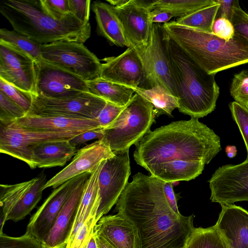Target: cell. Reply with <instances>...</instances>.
Masks as SVG:
<instances>
[{
	"mask_svg": "<svg viewBox=\"0 0 248 248\" xmlns=\"http://www.w3.org/2000/svg\"><path fill=\"white\" fill-rule=\"evenodd\" d=\"M165 181L138 172L128 182L115 210L137 228L140 248H183L195 227L194 215H178L163 191Z\"/></svg>",
	"mask_w": 248,
	"mask_h": 248,
	"instance_id": "obj_1",
	"label": "cell"
},
{
	"mask_svg": "<svg viewBox=\"0 0 248 248\" xmlns=\"http://www.w3.org/2000/svg\"><path fill=\"white\" fill-rule=\"evenodd\" d=\"M221 149L220 137L199 119L191 118L149 131L136 145L133 157L146 170L175 160L207 164Z\"/></svg>",
	"mask_w": 248,
	"mask_h": 248,
	"instance_id": "obj_2",
	"label": "cell"
},
{
	"mask_svg": "<svg viewBox=\"0 0 248 248\" xmlns=\"http://www.w3.org/2000/svg\"><path fill=\"white\" fill-rule=\"evenodd\" d=\"M0 12L14 30L42 45L70 41L83 43L91 35L90 23L84 25L71 13L57 20L43 8L40 0H6Z\"/></svg>",
	"mask_w": 248,
	"mask_h": 248,
	"instance_id": "obj_3",
	"label": "cell"
},
{
	"mask_svg": "<svg viewBox=\"0 0 248 248\" xmlns=\"http://www.w3.org/2000/svg\"><path fill=\"white\" fill-rule=\"evenodd\" d=\"M169 36L208 73L248 63V40L235 33L229 41L213 33L182 26L175 21L163 24Z\"/></svg>",
	"mask_w": 248,
	"mask_h": 248,
	"instance_id": "obj_4",
	"label": "cell"
},
{
	"mask_svg": "<svg viewBox=\"0 0 248 248\" xmlns=\"http://www.w3.org/2000/svg\"><path fill=\"white\" fill-rule=\"evenodd\" d=\"M168 50L179 111L191 118L207 115L215 109L219 93L215 75L199 66L169 35Z\"/></svg>",
	"mask_w": 248,
	"mask_h": 248,
	"instance_id": "obj_5",
	"label": "cell"
},
{
	"mask_svg": "<svg viewBox=\"0 0 248 248\" xmlns=\"http://www.w3.org/2000/svg\"><path fill=\"white\" fill-rule=\"evenodd\" d=\"M155 116L153 105L135 93L116 120L103 129L102 140L112 152L129 150L151 131Z\"/></svg>",
	"mask_w": 248,
	"mask_h": 248,
	"instance_id": "obj_6",
	"label": "cell"
},
{
	"mask_svg": "<svg viewBox=\"0 0 248 248\" xmlns=\"http://www.w3.org/2000/svg\"><path fill=\"white\" fill-rule=\"evenodd\" d=\"M41 56L45 62L86 82L100 78L102 63L83 43L61 41L42 45Z\"/></svg>",
	"mask_w": 248,
	"mask_h": 248,
	"instance_id": "obj_7",
	"label": "cell"
},
{
	"mask_svg": "<svg viewBox=\"0 0 248 248\" xmlns=\"http://www.w3.org/2000/svg\"><path fill=\"white\" fill-rule=\"evenodd\" d=\"M83 132L28 129L15 121L6 124L0 123V152L25 162L33 169L31 153L32 147L46 141L69 140Z\"/></svg>",
	"mask_w": 248,
	"mask_h": 248,
	"instance_id": "obj_8",
	"label": "cell"
},
{
	"mask_svg": "<svg viewBox=\"0 0 248 248\" xmlns=\"http://www.w3.org/2000/svg\"><path fill=\"white\" fill-rule=\"evenodd\" d=\"M47 181L42 172L38 176L20 183L0 185V233L6 221L24 219L41 200Z\"/></svg>",
	"mask_w": 248,
	"mask_h": 248,
	"instance_id": "obj_9",
	"label": "cell"
},
{
	"mask_svg": "<svg viewBox=\"0 0 248 248\" xmlns=\"http://www.w3.org/2000/svg\"><path fill=\"white\" fill-rule=\"evenodd\" d=\"M28 115L57 116L82 119H96L107 101L88 92L60 98L31 94Z\"/></svg>",
	"mask_w": 248,
	"mask_h": 248,
	"instance_id": "obj_10",
	"label": "cell"
},
{
	"mask_svg": "<svg viewBox=\"0 0 248 248\" xmlns=\"http://www.w3.org/2000/svg\"><path fill=\"white\" fill-rule=\"evenodd\" d=\"M168 35L163 24L153 23L147 45L136 50L143 63L144 81L149 88L160 85L175 96L168 50Z\"/></svg>",
	"mask_w": 248,
	"mask_h": 248,
	"instance_id": "obj_11",
	"label": "cell"
},
{
	"mask_svg": "<svg viewBox=\"0 0 248 248\" xmlns=\"http://www.w3.org/2000/svg\"><path fill=\"white\" fill-rule=\"evenodd\" d=\"M113 152V157L105 160L99 176L100 202L97 222L116 204L131 174L129 150Z\"/></svg>",
	"mask_w": 248,
	"mask_h": 248,
	"instance_id": "obj_12",
	"label": "cell"
},
{
	"mask_svg": "<svg viewBox=\"0 0 248 248\" xmlns=\"http://www.w3.org/2000/svg\"><path fill=\"white\" fill-rule=\"evenodd\" d=\"M122 25L130 46L136 50L149 41L153 24L150 21L152 0H107Z\"/></svg>",
	"mask_w": 248,
	"mask_h": 248,
	"instance_id": "obj_13",
	"label": "cell"
},
{
	"mask_svg": "<svg viewBox=\"0 0 248 248\" xmlns=\"http://www.w3.org/2000/svg\"><path fill=\"white\" fill-rule=\"evenodd\" d=\"M208 182L212 202L223 205L248 201V159L218 168Z\"/></svg>",
	"mask_w": 248,
	"mask_h": 248,
	"instance_id": "obj_14",
	"label": "cell"
},
{
	"mask_svg": "<svg viewBox=\"0 0 248 248\" xmlns=\"http://www.w3.org/2000/svg\"><path fill=\"white\" fill-rule=\"evenodd\" d=\"M37 95L60 98L88 92L87 82L42 59L35 62Z\"/></svg>",
	"mask_w": 248,
	"mask_h": 248,
	"instance_id": "obj_15",
	"label": "cell"
},
{
	"mask_svg": "<svg viewBox=\"0 0 248 248\" xmlns=\"http://www.w3.org/2000/svg\"><path fill=\"white\" fill-rule=\"evenodd\" d=\"M90 173L74 177L54 189L28 224L26 232L41 243L52 227L64 204L82 179Z\"/></svg>",
	"mask_w": 248,
	"mask_h": 248,
	"instance_id": "obj_16",
	"label": "cell"
},
{
	"mask_svg": "<svg viewBox=\"0 0 248 248\" xmlns=\"http://www.w3.org/2000/svg\"><path fill=\"white\" fill-rule=\"evenodd\" d=\"M0 78L23 91L37 95L35 61L3 42H0Z\"/></svg>",
	"mask_w": 248,
	"mask_h": 248,
	"instance_id": "obj_17",
	"label": "cell"
},
{
	"mask_svg": "<svg viewBox=\"0 0 248 248\" xmlns=\"http://www.w3.org/2000/svg\"><path fill=\"white\" fill-rule=\"evenodd\" d=\"M114 155V152L102 139L89 144L78 150L72 161L47 181L44 189L50 187L55 188L81 174L91 173L102 161Z\"/></svg>",
	"mask_w": 248,
	"mask_h": 248,
	"instance_id": "obj_18",
	"label": "cell"
},
{
	"mask_svg": "<svg viewBox=\"0 0 248 248\" xmlns=\"http://www.w3.org/2000/svg\"><path fill=\"white\" fill-rule=\"evenodd\" d=\"M102 63L100 78L133 89L144 81L142 60L133 46L118 56L105 57Z\"/></svg>",
	"mask_w": 248,
	"mask_h": 248,
	"instance_id": "obj_19",
	"label": "cell"
},
{
	"mask_svg": "<svg viewBox=\"0 0 248 248\" xmlns=\"http://www.w3.org/2000/svg\"><path fill=\"white\" fill-rule=\"evenodd\" d=\"M90 174L80 182L66 202L42 242L44 248H66L71 236L84 186Z\"/></svg>",
	"mask_w": 248,
	"mask_h": 248,
	"instance_id": "obj_20",
	"label": "cell"
},
{
	"mask_svg": "<svg viewBox=\"0 0 248 248\" xmlns=\"http://www.w3.org/2000/svg\"><path fill=\"white\" fill-rule=\"evenodd\" d=\"M94 230L114 248H140L137 228L118 214L103 216Z\"/></svg>",
	"mask_w": 248,
	"mask_h": 248,
	"instance_id": "obj_21",
	"label": "cell"
},
{
	"mask_svg": "<svg viewBox=\"0 0 248 248\" xmlns=\"http://www.w3.org/2000/svg\"><path fill=\"white\" fill-rule=\"evenodd\" d=\"M216 223L231 248H248V211L234 204H223Z\"/></svg>",
	"mask_w": 248,
	"mask_h": 248,
	"instance_id": "obj_22",
	"label": "cell"
},
{
	"mask_svg": "<svg viewBox=\"0 0 248 248\" xmlns=\"http://www.w3.org/2000/svg\"><path fill=\"white\" fill-rule=\"evenodd\" d=\"M15 121L26 128L45 131L86 132L100 128L96 119H82L57 116L27 114Z\"/></svg>",
	"mask_w": 248,
	"mask_h": 248,
	"instance_id": "obj_23",
	"label": "cell"
},
{
	"mask_svg": "<svg viewBox=\"0 0 248 248\" xmlns=\"http://www.w3.org/2000/svg\"><path fill=\"white\" fill-rule=\"evenodd\" d=\"M69 140L43 142L32 147L31 153L34 168H48L64 166L77 152Z\"/></svg>",
	"mask_w": 248,
	"mask_h": 248,
	"instance_id": "obj_24",
	"label": "cell"
},
{
	"mask_svg": "<svg viewBox=\"0 0 248 248\" xmlns=\"http://www.w3.org/2000/svg\"><path fill=\"white\" fill-rule=\"evenodd\" d=\"M95 14L96 31L110 44L120 47H130L122 25L110 4L96 0L92 4Z\"/></svg>",
	"mask_w": 248,
	"mask_h": 248,
	"instance_id": "obj_25",
	"label": "cell"
},
{
	"mask_svg": "<svg viewBox=\"0 0 248 248\" xmlns=\"http://www.w3.org/2000/svg\"><path fill=\"white\" fill-rule=\"evenodd\" d=\"M205 165L201 161L175 160L151 166L146 170L153 176L173 183L194 179L202 173Z\"/></svg>",
	"mask_w": 248,
	"mask_h": 248,
	"instance_id": "obj_26",
	"label": "cell"
},
{
	"mask_svg": "<svg viewBox=\"0 0 248 248\" xmlns=\"http://www.w3.org/2000/svg\"><path fill=\"white\" fill-rule=\"evenodd\" d=\"M105 160L98 165L85 183L69 241L73 237L92 212L98 209L100 202L99 176Z\"/></svg>",
	"mask_w": 248,
	"mask_h": 248,
	"instance_id": "obj_27",
	"label": "cell"
},
{
	"mask_svg": "<svg viewBox=\"0 0 248 248\" xmlns=\"http://www.w3.org/2000/svg\"><path fill=\"white\" fill-rule=\"evenodd\" d=\"M87 84L88 93L119 106H125L135 93L133 88L101 78Z\"/></svg>",
	"mask_w": 248,
	"mask_h": 248,
	"instance_id": "obj_28",
	"label": "cell"
},
{
	"mask_svg": "<svg viewBox=\"0 0 248 248\" xmlns=\"http://www.w3.org/2000/svg\"><path fill=\"white\" fill-rule=\"evenodd\" d=\"M134 89L136 93L153 105L156 116H172L173 110L179 108L178 98L160 85L148 89L138 87Z\"/></svg>",
	"mask_w": 248,
	"mask_h": 248,
	"instance_id": "obj_29",
	"label": "cell"
},
{
	"mask_svg": "<svg viewBox=\"0 0 248 248\" xmlns=\"http://www.w3.org/2000/svg\"><path fill=\"white\" fill-rule=\"evenodd\" d=\"M183 248H231L216 225L195 228Z\"/></svg>",
	"mask_w": 248,
	"mask_h": 248,
	"instance_id": "obj_30",
	"label": "cell"
},
{
	"mask_svg": "<svg viewBox=\"0 0 248 248\" xmlns=\"http://www.w3.org/2000/svg\"><path fill=\"white\" fill-rule=\"evenodd\" d=\"M215 3L201 9L175 21L182 26L212 33V27L219 4Z\"/></svg>",
	"mask_w": 248,
	"mask_h": 248,
	"instance_id": "obj_31",
	"label": "cell"
},
{
	"mask_svg": "<svg viewBox=\"0 0 248 248\" xmlns=\"http://www.w3.org/2000/svg\"><path fill=\"white\" fill-rule=\"evenodd\" d=\"M0 42L8 44L31 57L35 62L42 59L41 45L15 30H0Z\"/></svg>",
	"mask_w": 248,
	"mask_h": 248,
	"instance_id": "obj_32",
	"label": "cell"
},
{
	"mask_svg": "<svg viewBox=\"0 0 248 248\" xmlns=\"http://www.w3.org/2000/svg\"><path fill=\"white\" fill-rule=\"evenodd\" d=\"M215 3L214 0H153L152 10L161 8L171 11L174 17H182Z\"/></svg>",
	"mask_w": 248,
	"mask_h": 248,
	"instance_id": "obj_33",
	"label": "cell"
},
{
	"mask_svg": "<svg viewBox=\"0 0 248 248\" xmlns=\"http://www.w3.org/2000/svg\"><path fill=\"white\" fill-rule=\"evenodd\" d=\"M27 112L0 91V123L6 124L27 115Z\"/></svg>",
	"mask_w": 248,
	"mask_h": 248,
	"instance_id": "obj_34",
	"label": "cell"
},
{
	"mask_svg": "<svg viewBox=\"0 0 248 248\" xmlns=\"http://www.w3.org/2000/svg\"><path fill=\"white\" fill-rule=\"evenodd\" d=\"M97 210H94L92 212L73 237L68 242L66 248H84L93 233L94 227L97 223Z\"/></svg>",
	"mask_w": 248,
	"mask_h": 248,
	"instance_id": "obj_35",
	"label": "cell"
},
{
	"mask_svg": "<svg viewBox=\"0 0 248 248\" xmlns=\"http://www.w3.org/2000/svg\"><path fill=\"white\" fill-rule=\"evenodd\" d=\"M230 93L235 102L248 108V70H242L234 76Z\"/></svg>",
	"mask_w": 248,
	"mask_h": 248,
	"instance_id": "obj_36",
	"label": "cell"
},
{
	"mask_svg": "<svg viewBox=\"0 0 248 248\" xmlns=\"http://www.w3.org/2000/svg\"><path fill=\"white\" fill-rule=\"evenodd\" d=\"M0 248H44L42 243L31 234L25 232L18 237L0 233Z\"/></svg>",
	"mask_w": 248,
	"mask_h": 248,
	"instance_id": "obj_37",
	"label": "cell"
},
{
	"mask_svg": "<svg viewBox=\"0 0 248 248\" xmlns=\"http://www.w3.org/2000/svg\"><path fill=\"white\" fill-rule=\"evenodd\" d=\"M0 91L21 106L27 112L31 108L32 102L31 94L23 91L0 78Z\"/></svg>",
	"mask_w": 248,
	"mask_h": 248,
	"instance_id": "obj_38",
	"label": "cell"
},
{
	"mask_svg": "<svg viewBox=\"0 0 248 248\" xmlns=\"http://www.w3.org/2000/svg\"><path fill=\"white\" fill-rule=\"evenodd\" d=\"M229 107L232 118L238 125L245 143L248 159V108L235 101L231 102Z\"/></svg>",
	"mask_w": 248,
	"mask_h": 248,
	"instance_id": "obj_39",
	"label": "cell"
},
{
	"mask_svg": "<svg viewBox=\"0 0 248 248\" xmlns=\"http://www.w3.org/2000/svg\"><path fill=\"white\" fill-rule=\"evenodd\" d=\"M43 9L52 17L62 20L71 13L68 0H40Z\"/></svg>",
	"mask_w": 248,
	"mask_h": 248,
	"instance_id": "obj_40",
	"label": "cell"
},
{
	"mask_svg": "<svg viewBox=\"0 0 248 248\" xmlns=\"http://www.w3.org/2000/svg\"><path fill=\"white\" fill-rule=\"evenodd\" d=\"M124 106H119L107 101L106 105L96 118L100 128L105 129L110 125L118 117Z\"/></svg>",
	"mask_w": 248,
	"mask_h": 248,
	"instance_id": "obj_41",
	"label": "cell"
},
{
	"mask_svg": "<svg viewBox=\"0 0 248 248\" xmlns=\"http://www.w3.org/2000/svg\"><path fill=\"white\" fill-rule=\"evenodd\" d=\"M90 0H68L70 11L84 25L89 23Z\"/></svg>",
	"mask_w": 248,
	"mask_h": 248,
	"instance_id": "obj_42",
	"label": "cell"
},
{
	"mask_svg": "<svg viewBox=\"0 0 248 248\" xmlns=\"http://www.w3.org/2000/svg\"><path fill=\"white\" fill-rule=\"evenodd\" d=\"M212 33L226 41L232 39L235 34L232 22L225 17L216 18L213 27Z\"/></svg>",
	"mask_w": 248,
	"mask_h": 248,
	"instance_id": "obj_43",
	"label": "cell"
},
{
	"mask_svg": "<svg viewBox=\"0 0 248 248\" xmlns=\"http://www.w3.org/2000/svg\"><path fill=\"white\" fill-rule=\"evenodd\" d=\"M231 22L235 33L244 37L248 40V14L240 7L234 10Z\"/></svg>",
	"mask_w": 248,
	"mask_h": 248,
	"instance_id": "obj_44",
	"label": "cell"
},
{
	"mask_svg": "<svg viewBox=\"0 0 248 248\" xmlns=\"http://www.w3.org/2000/svg\"><path fill=\"white\" fill-rule=\"evenodd\" d=\"M104 135L102 128L89 130L80 133L69 140L70 144L74 147L80 146L89 141L96 139L101 140Z\"/></svg>",
	"mask_w": 248,
	"mask_h": 248,
	"instance_id": "obj_45",
	"label": "cell"
},
{
	"mask_svg": "<svg viewBox=\"0 0 248 248\" xmlns=\"http://www.w3.org/2000/svg\"><path fill=\"white\" fill-rule=\"evenodd\" d=\"M219 4L216 18L225 17L232 21L234 10L240 7L238 0H215Z\"/></svg>",
	"mask_w": 248,
	"mask_h": 248,
	"instance_id": "obj_46",
	"label": "cell"
},
{
	"mask_svg": "<svg viewBox=\"0 0 248 248\" xmlns=\"http://www.w3.org/2000/svg\"><path fill=\"white\" fill-rule=\"evenodd\" d=\"M174 17V16L171 11L164 9L154 8L149 13L150 21L152 24L165 23Z\"/></svg>",
	"mask_w": 248,
	"mask_h": 248,
	"instance_id": "obj_47",
	"label": "cell"
},
{
	"mask_svg": "<svg viewBox=\"0 0 248 248\" xmlns=\"http://www.w3.org/2000/svg\"><path fill=\"white\" fill-rule=\"evenodd\" d=\"M172 184V182H164L163 185L164 193L171 209L177 215H181L178 208L177 199L173 191Z\"/></svg>",
	"mask_w": 248,
	"mask_h": 248,
	"instance_id": "obj_48",
	"label": "cell"
},
{
	"mask_svg": "<svg viewBox=\"0 0 248 248\" xmlns=\"http://www.w3.org/2000/svg\"><path fill=\"white\" fill-rule=\"evenodd\" d=\"M84 248H99L96 241V233L94 230Z\"/></svg>",
	"mask_w": 248,
	"mask_h": 248,
	"instance_id": "obj_49",
	"label": "cell"
},
{
	"mask_svg": "<svg viewBox=\"0 0 248 248\" xmlns=\"http://www.w3.org/2000/svg\"><path fill=\"white\" fill-rule=\"evenodd\" d=\"M96 237L99 248H114L112 246H111L109 243H108L102 237L97 234L96 233Z\"/></svg>",
	"mask_w": 248,
	"mask_h": 248,
	"instance_id": "obj_50",
	"label": "cell"
},
{
	"mask_svg": "<svg viewBox=\"0 0 248 248\" xmlns=\"http://www.w3.org/2000/svg\"><path fill=\"white\" fill-rule=\"evenodd\" d=\"M227 156L230 158L234 157L237 154V150L234 146H227L226 148Z\"/></svg>",
	"mask_w": 248,
	"mask_h": 248,
	"instance_id": "obj_51",
	"label": "cell"
}]
</instances>
